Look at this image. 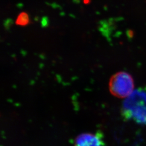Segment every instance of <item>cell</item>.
Returning a JSON list of instances; mask_svg holds the SVG:
<instances>
[{
    "mask_svg": "<svg viewBox=\"0 0 146 146\" xmlns=\"http://www.w3.org/2000/svg\"><path fill=\"white\" fill-rule=\"evenodd\" d=\"M134 87L132 76L125 72L116 73L110 78L109 90L110 93L116 98H127L133 93Z\"/></svg>",
    "mask_w": 146,
    "mask_h": 146,
    "instance_id": "7a4b0ae2",
    "label": "cell"
},
{
    "mask_svg": "<svg viewBox=\"0 0 146 146\" xmlns=\"http://www.w3.org/2000/svg\"><path fill=\"white\" fill-rule=\"evenodd\" d=\"M29 22V17L26 13H21L17 17L16 23L17 25L25 26Z\"/></svg>",
    "mask_w": 146,
    "mask_h": 146,
    "instance_id": "277c9868",
    "label": "cell"
},
{
    "mask_svg": "<svg viewBox=\"0 0 146 146\" xmlns=\"http://www.w3.org/2000/svg\"><path fill=\"white\" fill-rule=\"evenodd\" d=\"M104 134L101 131L96 133H84L77 136L74 146H104Z\"/></svg>",
    "mask_w": 146,
    "mask_h": 146,
    "instance_id": "3957f363",
    "label": "cell"
},
{
    "mask_svg": "<svg viewBox=\"0 0 146 146\" xmlns=\"http://www.w3.org/2000/svg\"><path fill=\"white\" fill-rule=\"evenodd\" d=\"M121 112L125 119L146 125V91L137 89L133 92L123 102Z\"/></svg>",
    "mask_w": 146,
    "mask_h": 146,
    "instance_id": "6da1fadb",
    "label": "cell"
}]
</instances>
